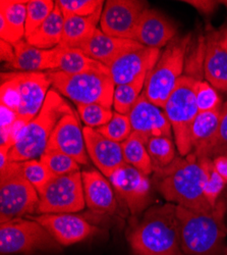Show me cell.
Here are the masks:
<instances>
[{"instance_id": "1", "label": "cell", "mask_w": 227, "mask_h": 255, "mask_svg": "<svg viewBox=\"0 0 227 255\" xmlns=\"http://www.w3.org/2000/svg\"><path fill=\"white\" fill-rule=\"evenodd\" d=\"M156 187L169 203L194 211H210L204 194L205 172L195 152L175 157L168 166L154 172Z\"/></svg>"}, {"instance_id": "2", "label": "cell", "mask_w": 227, "mask_h": 255, "mask_svg": "<svg viewBox=\"0 0 227 255\" xmlns=\"http://www.w3.org/2000/svg\"><path fill=\"white\" fill-rule=\"evenodd\" d=\"M128 241L137 255H182L176 205L150 207L130 231Z\"/></svg>"}, {"instance_id": "3", "label": "cell", "mask_w": 227, "mask_h": 255, "mask_svg": "<svg viewBox=\"0 0 227 255\" xmlns=\"http://www.w3.org/2000/svg\"><path fill=\"white\" fill-rule=\"evenodd\" d=\"M180 222V243L184 255H217L223 247L226 228L224 204L210 211H194L176 205Z\"/></svg>"}, {"instance_id": "4", "label": "cell", "mask_w": 227, "mask_h": 255, "mask_svg": "<svg viewBox=\"0 0 227 255\" xmlns=\"http://www.w3.org/2000/svg\"><path fill=\"white\" fill-rule=\"evenodd\" d=\"M74 112L55 89H50L42 109L26 126L23 133L8 152L11 162L40 158L48 147L51 134L59 120Z\"/></svg>"}, {"instance_id": "5", "label": "cell", "mask_w": 227, "mask_h": 255, "mask_svg": "<svg viewBox=\"0 0 227 255\" xmlns=\"http://www.w3.org/2000/svg\"><path fill=\"white\" fill-rule=\"evenodd\" d=\"M51 81L47 72H7L1 74V104L30 123L45 102Z\"/></svg>"}, {"instance_id": "6", "label": "cell", "mask_w": 227, "mask_h": 255, "mask_svg": "<svg viewBox=\"0 0 227 255\" xmlns=\"http://www.w3.org/2000/svg\"><path fill=\"white\" fill-rule=\"evenodd\" d=\"M190 42V36L174 38L161 52L159 59L146 78L143 94L160 109L164 108L178 80L183 76Z\"/></svg>"}, {"instance_id": "7", "label": "cell", "mask_w": 227, "mask_h": 255, "mask_svg": "<svg viewBox=\"0 0 227 255\" xmlns=\"http://www.w3.org/2000/svg\"><path fill=\"white\" fill-rule=\"evenodd\" d=\"M53 89L76 105L97 103L108 109L113 106L115 84L110 72H90L71 75L60 71H48Z\"/></svg>"}, {"instance_id": "8", "label": "cell", "mask_w": 227, "mask_h": 255, "mask_svg": "<svg viewBox=\"0 0 227 255\" xmlns=\"http://www.w3.org/2000/svg\"><path fill=\"white\" fill-rule=\"evenodd\" d=\"M197 80L183 75L162 109L171 125L179 155L183 157L193 152L191 128L199 114L195 94Z\"/></svg>"}, {"instance_id": "9", "label": "cell", "mask_w": 227, "mask_h": 255, "mask_svg": "<svg viewBox=\"0 0 227 255\" xmlns=\"http://www.w3.org/2000/svg\"><path fill=\"white\" fill-rule=\"evenodd\" d=\"M38 208V191L23 176L19 162H10L0 172V223L28 217Z\"/></svg>"}, {"instance_id": "10", "label": "cell", "mask_w": 227, "mask_h": 255, "mask_svg": "<svg viewBox=\"0 0 227 255\" xmlns=\"http://www.w3.org/2000/svg\"><path fill=\"white\" fill-rule=\"evenodd\" d=\"M60 246L50 233L34 220L16 218L0 225L1 255L58 251Z\"/></svg>"}, {"instance_id": "11", "label": "cell", "mask_w": 227, "mask_h": 255, "mask_svg": "<svg viewBox=\"0 0 227 255\" xmlns=\"http://www.w3.org/2000/svg\"><path fill=\"white\" fill-rule=\"evenodd\" d=\"M38 212L75 214L86 206L81 173L53 177L39 192Z\"/></svg>"}, {"instance_id": "12", "label": "cell", "mask_w": 227, "mask_h": 255, "mask_svg": "<svg viewBox=\"0 0 227 255\" xmlns=\"http://www.w3.org/2000/svg\"><path fill=\"white\" fill-rule=\"evenodd\" d=\"M147 2L137 0H108L100 18V30L111 37L134 40V35Z\"/></svg>"}, {"instance_id": "13", "label": "cell", "mask_w": 227, "mask_h": 255, "mask_svg": "<svg viewBox=\"0 0 227 255\" xmlns=\"http://www.w3.org/2000/svg\"><path fill=\"white\" fill-rule=\"evenodd\" d=\"M117 196L125 202L132 215H138L151 200L148 176L135 166L125 163L108 179Z\"/></svg>"}, {"instance_id": "14", "label": "cell", "mask_w": 227, "mask_h": 255, "mask_svg": "<svg viewBox=\"0 0 227 255\" xmlns=\"http://www.w3.org/2000/svg\"><path fill=\"white\" fill-rule=\"evenodd\" d=\"M42 225L61 246H71L92 237L98 229L84 218L74 214H43L28 216Z\"/></svg>"}, {"instance_id": "15", "label": "cell", "mask_w": 227, "mask_h": 255, "mask_svg": "<svg viewBox=\"0 0 227 255\" xmlns=\"http://www.w3.org/2000/svg\"><path fill=\"white\" fill-rule=\"evenodd\" d=\"M47 149L66 153L78 164L89 163L84 133L75 112L65 115L59 120L50 136Z\"/></svg>"}, {"instance_id": "16", "label": "cell", "mask_w": 227, "mask_h": 255, "mask_svg": "<svg viewBox=\"0 0 227 255\" xmlns=\"http://www.w3.org/2000/svg\"><path fill=\"white\" fill-rule=\"evenodd\" d=\"M133 132L147 141L151 137L172 136V128L162 109L150 102L142 93L129 114Z\"/></svg>"}, {"instance_id": "17", "label": "cell", "mask_w": 227, "mask_h": 255, "mask_svg": "<svg viewBox=\"0 0 227 255\" xmlns=\"http://www.w3.org/2000/svg\"><path fill=\"white\" fill-rule=\"evenodd\" d=\"M161 54L160 49L141 46L123 53L109 67L115 86L128 84L143 75H148Z\"/></svg>"}, {"instance_id": "18", "label": "cell", "mask_w": 227, "mask_h": 255, "mask_svg": "<svg viewBox=\"0 0 227 255\" xmlns=\"http://www.w3.org/2000/svg\"><path fill=\"white\" fill-rule=\"evenodd\" d=\"M82 133L89 157L99 172L109 179L117 168L126 163L121 143L114 142L86 126L82 128Z\"/></svg>"}, {"instance_id": "19", "label": "cell", "mask_w": 227, "mask_h": 255, "mask_svg": "<svg viewBox=\"0 0 227 255\" xmlns=\"http://www.w3.org/2000/svg\"><path fill=\"white\" fill-rule=\"evenodd\" d=\"M176 32V27L169 18L158 10L147 8L139 19L134 41L146 47L160 49L170 43Z\"/></svg>"}, {"instance_id": "20", "label": "cell", "mask_w": 227, "mask_h": 255, "mask_svg": "<svg viewBox=\"0 0 227 255\" xmlns=\"http://www.w3.org/2000/svg\"><path fill=\"white\" fill-rule=\"evenodd\" d=\"M141 46L144 45L134 40L111 37L97 28L92 37L79 49L90 58L109 68L123 53Z\"/></svg>"}, {"instance_id": "21", "label": "cell", "mask_w": 227, "mask_h": 255, "mask_svg": "<svg viewBox=\"0 0 227 255\" xmlns=\"http://www.w3.org/2000/svg\"><path fill=\"white\" fill-rule=\"evenodd\" d=\"M81 179L86 205L98 214H112L117 203L109 180L95 169L82 172Z\"/></svg>"}, {"instance_id": "22", "label": "cell", "mask_w": 227, "mask_h": 255, "mask_svg": "<svg viewBox=\"0 0 227 255\" xmlns=\"http://www.w3.org/2000/svg\"><path fill=\"white\" fill-rule=\"evenodd\" d=\"M14 59L8 66L18 72H43L58 69V46L39 49L23 39L13 44Z\"/></svg>"}, {"instance_id": "23", "label": "cell", "mask_w": 227, "mask_h": 255, "mask_svg": "<svg viewBox=\"0 0 227 255\" xmlns=\"http://www.w3.org/2000/svg\"><path fill=\"white\" fill-rule=\"evenodd\" d=\"M203 69L211 86L227 93V50L221 44L219 32H209L206 37Z\"/></svg>"}, {"instance_id": "24", "label": "cell", "mask_w": 227, "mask_h": 255, "mask_svg": "<svg viewBox=\"0 0 227 255\" xmlns=\"http://www.w3.org/2000/svg\"><path fill=\"white\" fill-rule=\"evenodd\" d=\"M27 3L22 0L0 1V38L15 44L26 36Z\"/></svg>"}, {"instance_id": "25", "label": "cell", "mask_w": 227, "mask_h": 255, "mask_svg": "<svg viewBox=\"0 0 227 255\" xmlns=\"http://www.w3.org/2000/svg\"><path fill=\"white\" fill-rule=\"evenodd\" d=\"M103 8L90 16L64 15V33L60 45L80 48L92 37L101 18Z\"/></svg>"}, {"instance_id": "26", "label": "cell", "mask_w": 227, "mask_h": 255, "mask_svg": "<svg viewBox=\"0 0 227 255\" xmlns=\"http://www.w3.org/2000/svg\"><path fill=\"white\" fill-rule=\"evenodd\" d=\"M65 16L59 6L55 3V7L51 14L44 20L37 30L25 39L29 44L39 49H52L61 43L64 33Z\"/></svg>"}, {"instance_id": "27", "label": "cell", "mask_w": 227, "mask_h": 255, "mask_svg": "<svg viewBox=\"0 0 227 255\" xmlns=\"http://www.w3.org/2000/svg\"><path fill=\"white\" fill-rule=\"evenodd\" d=\"M56 71L71 75L90 72H110L103 63L90 58L79 48L58 45V69Z\"/></svg>"}, {"instance_id": "28", "label": "cell", "mask_w": 227, "mask_h": 255, "mask_svg": "<svg viewBox=\"0 0 227 255\" xmlns=\"http://www.w3.org/2000/svg\"><path fill=\"white\" fill-rule=\"evenodd\" d=\"M223 109L199 113L191 128V143L193 152L202 153L214 139L221 121Z\"/></svg>"}, {"instance_id": "29", "label": "cell", "mask_w": 227, "mask_h": 255, "mask_svg": "<svg viewBox=\"0 0 227 255\" xmlns=\"http://www.w3.org/2000/svg\"><path fill=\"white\" fill-rule=\"evenodd\" d=\"M122 153L125 161L141 171L147 176L154 173L152 160L148 153L146 141L136 133L132 135L121 143Z\"/></svg>"}, {"instance_id": "30", "label": "cell", "mask_w": 227, "mask_h": 255, "mask_svg": "<svg viewBox=\"0 0 227 255\" xmlns=\"http://www.w3.org/2000/svg\"><path fill=\"white\" fill-rule=\"evenodd\" d=\"M148 75H143L135 81L115 86L113 95V109L121 115H129L145 87Z\"/></svg>"}, {"instance_id": "31", "label": "cell", "mask_w": 227, "mask_h": 255, "mask_svg": "<svg viewBox=\"0 0 227 255\" xmlns=\"http://www.w3.org/2000/svg\"><path fill=\"white\" fill-rule=\"evenodd\" d=\"M146 147L152 160L154 172L168 166L175 159V147L169 137H151Z\"/></svg>"}, {"instance_id": "32", "label": "cell", "mask_w": 227, "mask_h": 255, "mask_svg": "<svg viewBox=\"0 0 227 255\" xmlns=\"http://www.w3.org/2000/svg\"><path fill=\"white\" fill-rule=\"evenodd\" d=\"M201 164L205 172V183H204V194L206 199L211 207L217 205V200L222 193V191L226 185V182L217 173L213 165L212 159L208 157H199Z\"/></svg>"}, {"instance_id": "33", "label": "cell", "mask_w": 227, "mask_h": 255, "mask_svg": "<svg viewBox=\"0 0 227 255\" xmlns=\"http://www.w3.org/2000/svg\"><path fill=\"white\" fill-rule=\"evenodd\" d=\"M53 175V177L65 176L79 171V164L71 156L58 150L47 149L40 157Z\"/></svg>"}, {"instance_id": "34", "label": "cell", "mask_w": 227, "mask_h": 255, "mask_svg": "<svg viewBox=\"0 0 227 255\" xmlns=\"http://www.w3.org/2000/svg\"><path fill=\"white\" fill-rule=\"evenodd\" d=\"M54 7L55 1H52V0H31V1H28L25 38L44 23V20L51 14Z\"/></svg>"}, {"instance_id": "35", "label": "cell", "mask_w": 227, "mask_h": 255, "mask_svg": "<svg viewBox=\"0 0 227 255\" xmlns=\"http://www.w3.org/2000/svg\"><path fill=\"white\" fill-rule=\"evenodd\" d=\"M101 135L118 143L125 142L133 133L129 115H121L116 112L108 124L96 129Z\"/></svg>"}, {"instance_id": "36", "label": "cell", "mask_w": 227, "mask_h": 255, "mask_svg": "<svg viewBox=\"0 0 227 255\" xmlns=\"http://www.w3.org/2000/svg\"><path fill=\"white\" fill-rule=\"evenodd\" d=\"M76 108L82 123L92 129H98L108 124L114 113L111 109L97 103L79 104L76 105Z\"/></svg>"}, {"instance_id": "37", "label": "cell", "mask_w": 227, "mask_h": 255, "mask_svg": "<svg viewBox=\"0 0 227 255\" xmlns=\"http://www.w3.org/2000/svg\"><path fill=\"white\" fill-rule=\"evenodd\" d=\"M19 168L23 176L34 186L38 192L53 178L48 167L40 158L19 162Z\"/></svg>"}, {"instance_id": "38", "label": "cell", "mask_w": 227, "mask_h": 255, "mask_svg": "<svg viewBox=\"0 0 227 255\" xmlns=\"http://www.w3.org/2000/svg\"><path fill=\"white\" fill-rule=\"evenodd\" d=\"M195 94L199 113L213 112L222 109V102L219 94L207 81H196Z\"/></svg>"}, {"instance_id": "39", "label": "cell", "mask_w": 227, "mask_h": 255, "mask_svg": "<svg viewBox=\"0 0 227 255\" xmlns=\"http://www.w3.org/2000/svg\"><path fill=\"white\" fill-rule=\"evenodd\" d=\"M55 3L64 15L90 16L104 7L102 0H57Z\"/></svg>"}, {"instance_id": "40", "label": "cell", "mask_w": 227, "mask_h": 255, "mask_svg": "<svg viewBox=\"0 0 227 255\" xmlns=\"http://www.w3.org/2000/svg\"><path fill=\"white\" fill-rule=\"evenodd\" d=\"M219 155H227V105L222 111L221 121L214 139L208 147L197 156L213 159Z\"/></svg>"}, {"instance_id": "41", "label": "cell", "mask_w": 227, "mask_h": 255, "mask_svg": "<svg viewBox=\"0 0 227 255\" xmlns=\"http://www.w3.org/2000/svg\"><path fill=\"white\" fill-rule=\"evenodd\" d=\"M224 1H214V0H187L185 3L191 4L203 14H211Z\"/></svg>"}, {"instance_id": "42", "label": "cell", "mask_w": 227, "mask_h": 255, "mask_svg": "<svg viewBox=\"0 0 227 255\" xmlns=\"http://www.w3.org/2000/svg\"><path fill=\"white\" fill-rule=\"evenodd\" d=\"M0 109H1V130H6L17 121L18 117L15 112L3 104H1Z\"/></svg>"}, {"instance_id": "43", "label": "cell", "mask_w": 227, "mask_h": 255, "mask_svg": "<svg viewBox=\"0 0 227 255\" xmlns=\"http://www.w3.org/2000/svg\"><path fill=\"white\" fill-rule=\"evenodd\" d=\"M217 173L227 184V155H219L212 159Z\"/></svg>"}, {"instance_id": "44", "label": "cell", "mask_w": 227, "mask_h": 255, "mask_svg": "<svg viewBox=\"0 0 227 255\" xmlns=\"http://www.w3.org/2000/svg\"><path fill=\"white\" fill-rule=\"evenodd\" d=\"M0 54H1V60L7 61L8 66L13 61L14 59V48L13 45L7 42L0 40Z\"/></svg>"}, {"instance_id": "45", "label": "cell", "mask_w": 227, "mask_h": 255, "mask_svg": "<svg viewBox=\"0 0 227 255\" xmlns=\"http://www.w3.org/2000/svg\"><path fill=\"white\" fill-rule=\"evenodd\" d=\"M219 39H220L221 44L227 50V27L222 32H219Z\"/></svg>"}]
</instances>
